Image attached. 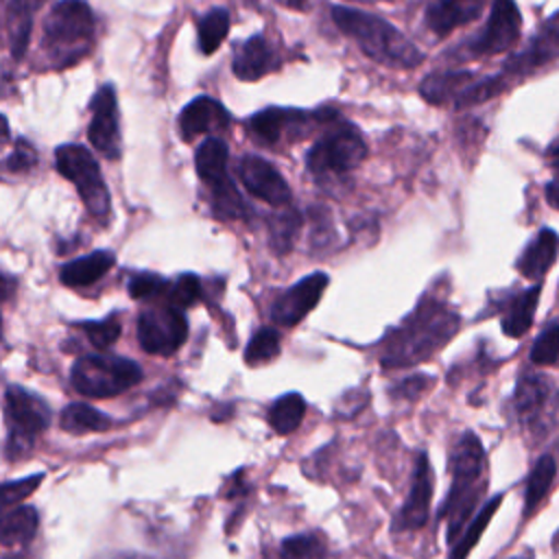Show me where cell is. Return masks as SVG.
I'll return each instance as SVG.
<instances>
[{
  "label": "cell",
  "mask_w": 559,
  "mask_h": 559,
  "mask_svg": "<svg viewBox=\"0 0 559 559\" xmlns=\"http://www.w3.org/2000/svg\"><path fill=\"white\" fill-rule=\"evenodd\" d=\"M227 144L221 138H207L194 153V168L199 179L210 188L214 216L221 221H242L249 216V205L227 173Z\"/></svg>",
  "instance_id": "8"
},
{
  "label": "cell",
  "mask_w": 559,
  "mask_h": 559,
  "mask_svg": "<svg viewBox=\"0 0 559 559\" xmlns=\"http://www.w3.org/2000/svg\"><path fill=\"white\" fill-rule=\"evenodd\" d=\"M111 424H114L111 417L103 415L100 411L83 402H72L59 413V426L72 435L103 432V430H109Z\"/></svg>",
  "instance_id": "30"
},
{
  "label": "cell",
  "mask_w": 559,
  "mask_h": 559,
  "mask_svg": "<svg viewBox=\"0 0 559 559\" xmlns=\"http://www.w3.org/2000/svg\"><path fill=\"white\" fill-rule=\"evenodd\" d=\"M509 559H535V552H533L531 548H526L524 552H520V555H513V557H509Z\"/></svg>",
  "instance_id": "49"
},
{
  "label": "cell",
  "mask_w": 559,
  "mask_h": 559,
  "mask_svg": "<svg viewBox=\"0 0 559 559\" xmlns=\"http://www.w3.org/2000/svg\"><path fill=\"white\" fill-rule=\"evenodd\" d=\"M90 144L107 159H118L122 153L118 127V98L114 85H100L90 100Z\"/></svg>",
  "instance_id": "14"
},
{
  "label": "cell",
  "mask_w": 559,
  "mask_h": 559,
  "mask_svg": "<svg viewBox=\"0 0 559 559\" xmlns=\"http://www.w3.org/2000/svg\"><path fill=\"white\" fill-rule=\"evenodd\" d=\"M245 474V469H238L234 476H229V489H227V498H236V496H245L247 493V483L240 480Z\"/></svg>",
  "instance_id": "44"
},
{
  "label": "cell",
  "mask_w": 559,
  "mask_h": 559,
  "mask_svg": "<svg viewBox=\"0 0 559 559\" xmlns=\"http://www.w3.org/2000/svg\"><path fill=\"white\" fill-rule=\"evenodd\" d=\"M461 330L459 312L439 297H424L382 341L380 365L402 369L432 358Z\"/></svg>",
  "instance_id": "1"
},
{
  "label": "cell",
  "mask_w": 559,
  "mask_h": 559,
  "mask_svg": "<svg viewBox=\"0 0 559 559\" xmlns=\"http://www.w3.org/2000/svg\"><path fill=\"white\" fill-rule=\"evenodd\" d=\"M188 338V319L179 306H151L138 317V343L146 354L173 356Z\"/></svg>",
  "instance_id": "12"
},
{
  "label": "cell",
  "mask_w": 559,
  "mask_h": 559,
  "mask_svg": "<svg viewBox=\"0 0 559 559\" xmlns=\"http://www.w3.org/2000/svg\"><path fill=\"white\" fill-rule=\"evenodd\" d=\"M555 59H559V11L552 13L548 20H544V24L531 37L526 48L513 55L504 63V74L507 76L531 74L552 63Z\"/></svg>",
  "instance_id": "17"
},
{
  "label": "cell",
  "mask_w": 559,
  "mask_h": 559,
  "mask_svg": "<svg viewBox=\"0 0 559 559\" xmlns=\"http://www.w3.org/2000/svg\"><path fill=\"white\" fill-rule=\"evenodd\" d=\"M94 13L85 0H59L41 31V55L52 70H66L83 61L94 46Z\"/></svg>",
  "instance_id": "4"
},
{
  "label": "cell",
  "mask_w": 559,
  "mask_h": 559,
  "mask_svg": "<svg viewBox=\"0 0 559 559\" xmlns=\"http://www.w3.org/2000/svg\"><path fill=\"white\" fill-rule=\"evenodd\" d=\"M79 328L87 334L90 343L98 349H105L109 345L116 343V338L120 336V321L111 314L109 319L103 321H87V323H79Z\"/></svg>",
  "instance_id": "39"
},
{
  "label": "cell",
  "mask_w": 559,
  "mask_h": 559,
  "mask_svg": "<svg viewBox=\"0 0 559 559\" xmlns=\"http://www.w3.org/2000/svg\"><path fill=\"white\" fill-rule=\"evenodd\" d=\"M280 63L282 59L275 46L262 33H255L242 44H238L231 68L240 81H258L264 74L277 70Z\"/></svg>",
  "instance_id": "20"
},
{
  "label": "cell",
  "mask_w": 559,
  "mask_h": 559,
  "mask_svg": "<svg viewBox=\"0 0 559 559\" xmlns=\"http://www.w3.org/2000/svg\"><path fill=\"white\" fill-rule=\"evenodd\" d=\"M114 264H116V255L107 249H98V251H92L87 255H81V258H74V260L66 262L59 271V280H61L63 286H70V288L92 286Z\"/></svg>",
  "instance_id": "26"
},
{
  "label": "cell",
  "mask_w": 559,
  "mask_h": 559,
  "mask_svg": "<svg viewBox=\"0 0 559 559\" xmlns=\"http://www.w3.org/2000/svg\"><path fill=\"white\" fill-rule=\"evenodd\" d=\"M4 559H22V557H17V555H13V557H4Z\"/></svg>",
  "instance_id": "52"
},
{
  "label": "cell",
  "mask_w": 559,
  "mask_h": 559,
  "mask_svg": "<svg viewBox=\"0 0 559 559\" xmlns=\"http://www.w3.org/2000/svg\"><path fill=\"white\" fill-rule=\"evenodd\" d=\"M55 166L59 175L74 183L85 210L98 223H107L111 214V197L94 155L81 144H61L55 151Z\"/></svg>",
  "instance_id": "10"
},
{
  "label": "cell",
  "mask_w": 559,
  "mask_h": 559,
  "mask_svg": "<svg viewBox=\"0 0 559 559\" xmlns=\"http://www.w3.org/2000/svg\"><path fill=\"white\" fill-rule=\"evenodd\" d=\"M41 478H44V474H33V476H26L20 480H7L2 485V504L15 507L20 500L28 498L39 487Z\"/></svg>",
  "instance_id": "41"
},
{
  "label": "cell",
  "mask_w": 559,
  "mask_h": 559,
  "mask_svg": "<svg viewBox=\"0 0 559 559\" xmlns=\"http://www.w3.org/2000/svg\"><path fill=\"white\" fill-rule=\"evenodd\" d=\"M301 227V214L295 207H286L269 221V242L275 253L284 255L290 251L295 236Z\"/></svg>",
  "instance_id": "33"
},
{
  "label": "cell",
  "mask_w": 559,
  "mask_h": 559,
  "mask_svg": "<svg viewBox=\"0 0 559 559\" xmlns=\"http://www.w3.org/2000/svg\"><path fill=\"white\" fill-rule=\"evenodd\" d=\"M286 7H290V9H297V11H304L306 9V4H308V0H282Z\"/></svg>",
  "instance_id": "48"
},
{
  "label": "cell",
  "mask_w": 559,
  "mask_h": 559,
  "mask_svg": "<svg viewBox=\"0 0 559 559\" xmlns=\"http://www.w3.org/2000/svg\"><path fill=\"white\" fill-rule=\"evenodd\" d=\"M129 295L133 299H155V297H162V295H168L170 293V284L155 275V273H135L131 275L129 284Z\"/></svg>",
  "instance_id": "38"
},
{
  "label": "cell",
  "mask_w": 559,
  "mask_h": 559,
  "mask_svg": "<svg viewBox=\"0 0 559 559\" xmlns=\"http://www.w3.org/2000/svg\"><path fill=\"white\" fill-rule=\"evenodd\" d=\"M472 83H474V74L469 70L432 72L424 76V81L419 83V94L430 105H445L450 100L454 103Z\"/></svg>",
  "instance_id": "27"
},
{
  "label": "cell",
  "mask_w": 559,
  "mask_h": 559,
  "mask_svg": "<svg viewBox=\"0 0 559 559\" xmlns=\"http://www.w3.org/2000/svg\"><path fill=\"white\" fill-rule=\"evenodd\" d=\"M542 297V282H533L528 288L507 295L500 304V328L511 338H522L535 319L537 304Z\"/></svg>",
  "instance_id": "21"
},
{
  "label": "cell",
  "mask_w": 559,
  "mask_h": 559,
  "mask_svg": "<svg viewBox=\"0 0 559 559\" xmlns=\"http://www.w3.org/2000/svg\"><path fill=\"white\" fill-rule=\"evenodd\" d=\"M37 166V151L26 142V140H17L15 142V146H13V151H11V155L7 157V162H4V168L9 170V173H28V170H33Z\"/></svg>",
  "instance_id": "42"
},
{
  "label": "cell",
  "mask_w": 559,
  "mask_h": 559,
  "mask_svg": "<svg viewBox=\"0 0 559 559\" xmlns=\"http://www.w3.org/2000/svg\"><path fill=\"white\" fill-rule=\"evenodd\" d=\"M325 286H328V275L321 271L301 277L299 282L288 286L282 295H277V299L271 306V321L284 328L297 325L321 301Z\"/></svg>",
  "instance_id": "16"
},
{
  "label": "cell",
  "mask_w": 559,
  "mask_h": 559,
  "mask_svg": "<svg viewBox=\"0 0 559 559\" xmlns=\"http://www.w3.org/2000/svg\"><path fill=\"white\" fill-rule=\"evenodd\" d=\"M330 15L336 28L352 37L362 55L380 66L411 70L424 61V52L384 17L347 7H332Z\"/></svg>",
  "instance_id": "3"
},
{
  "label": "cell",
  "mask_w": 559,
  "mask_h": 559,
  "mask_svg": "<svg viewBox=\"0 0 559 559\" xmlns=\"http://www.w3.org/2000/svg\"><path fill=\"white\" fill-rule=\"evenodd\" d=\"M528 360L537 367L559 365V321H550L535 336V341L528 349Z\"/></svg>",
  "instance_id": "34"
},
{
  "label": "cell",
  "mask_w": 559,
  "mask_h": 559,
  "mask_svg": "<svg viewBox=\"0 0 559 559\" xmlns=\"http://www.w3.org/2000/svg\"><path fill=\"white\" fill-rule=\"evenodd\" d=\"M304 415H306V400L301 397V393L290 391L271 404L266 419L277 435H290L299 428V424L304 421Z\"/></svg>",
  "instance_id": "31"
},
{
  "label": "cell",
  "mask_w": 559,
  "mask_h": 559,
  "mask_svg": "<svg viewBox=\"0 0 559 559\" xmlns=\"http://www.w3.org/2000/svg\"><path fill=\"white\" fill-rule=\"evenodd\" d=\"M432 502V469L426 452H419L411 478V491L395 518V531H417L428 522Z\"/></svg>",
  "instance_id": "19"
},
{
  "label": "cell",
  "mask_w": 559,
  "mask_h": 559,
  "mask_svg": "<svg viewBox=\"0 0 559 559\" xmlns=\"http://www.w3.org/2000/svg\"><path fill=\"white\" fill-rule=\"evenodd\" d=\"M231 124L229 111L210 96H197L192 98L179 114L177 127L183 138V142H194L201 135L216 138L218 133H225Z\"/></svg>",
  "instance_id": "18"
},
{
  "label": "cell",
  "mask_w": 559,
  "mask_h": 559,
  "mask_svg": "<svg viewBox=\"0 0 559 559\" xmlns=\"http://www.w3.org/2000/svg\"><path fill=\"white\" fill-rule=\"evenodd\" d=\"M559 258V236L550 227H542L522 249L515 260V269L531 282H542L544 275Z\"/></svg>",
  "instance_id": "22"
},
{
  "label": "cell",
  "mask_w": 559,
  "mask_h": 559,
  "mask_svg": "<svg viewBox=\"0 0 559 559\" xmlns=\"http://www.w3.org/2000/svg\"><path fill=\"white\" fill-rule=\"evenodd\" d=\"M336 118L338 111L334 107H321L317 111L295 107H266L247 120V129L258 144L280 148L308 138L317 129H325Z\"/></svg>",
  "instance_id": "7"
},
{
  "label": "cell",
  "mask_w": 559,
  "mask_h": 559,
  "mask_svg": "<svg viewBox=\"0 0 559 559\" xmlns=\"http://www.w3.org/2000/svg\"><path fill=\"white\" fill-rule=\"evenodd\" d=\"M280 354V334L273 328H260L247 343L245 362L249 367L273 360Z\"/></svg>",
  "instance_id": "35"
},
{
  "label": "cell",
  "mask_w": 559,
  "mask_h": 559,
  "mask_svg": "<svg viewBox=\"0 0 559 559\" xmlns=\"http://www.w3.org/2000/svg\"><path fill=\"white\" fill-rule=\"evenodd\" d=\"M502 498H504V496L498 493V496H491L489 500H485V502L480 504V509H478L476 515L469 520V524L465 526V531L461 533V537L450 546L448 559H467V557H469V552L474 550V546L480 542L483 533L487 531L489 522L493 520L496 511L500 509Z\"/></svg>",
  "instance_id": "28"
},
{
  "label": "cell",
  "mask_w": 559,
  "mask_h": 559,
  "mask_svg": "<svg viewBox=\"0 0 559 559\" xmlns=\"http://www.w3.org/2000/svg\"><path fill=\"white\" fill-rule=\"evenodd\" d=\"M142 380V367L124 356L87 354L74 360L70 382L87 397H114Z\"/></svg>",
  "instance_id": "9"
},
{
  "label": "cell",
  "mask_w": 559,
  "mask_h": 559,
  "mask_svg": "<svg viewBox=\"0 0 559 559\" xmlns=\"http://www.w3.org/2000/svg\"><path fill=\"white\" fill-rule=\"evenodd\" d=\"M367 157L360 129L341 116L330 122L306 155V166L319 183L343 181Z\"/></svg>",
  "instance_id": "6"
},
{
  "label": "cell",
  "mask_w": 559,
  "mask_h": 559,
  "mask_svg": "<svg viewBox=\"0 0 559 559\" xmlns=\"http://www.w3.org/2000/svg\"><path fill=\"white\" fill-rule=\"evenodd\" d=\"M105 559H148L144 555H135V552H116V555H109Z\"/></svg>",
  "instance_id": "47"
},
{
  "label": "cell",
  "mask_w": 559,
  "mask_h": 559,
  "mask_svg": "<svg viewBox=\"0 0 559 559\" xmlns=\"http://www.w3.org/2000/svg\"><path fill=\"white\" fill-rule=\"evenodd\" d=\"M546 201L550 207L559 210V177H555L550 183H546Z\"/></svg>",
  "instance_id": "45"
},
{
  "label": "cell",
  "mask_w": 559,
  "mask_h": 559,
  "mask_svg": "<svg viewBox=\"0 0 559 559\" xmlns=\"http://www.w3.org/2000/svg\"><path fill=\"white\" fill-rule=\"evenodd\" d=\"M452 485L439 509V515L448 522V544L452 546L469 520L478 511V502L487 491V454L476 432L465 430L450 454Z\"/></svg>",
  "instance_id": "2"
},
{
  "label": "cell",
  "mask_w": 559,
  "mask_h": 559,
  "mask_svg": "<svg viewBox=\"0 0 559 559\" xmlns=\"http://www.w3.org/2000/svg\"><path fill=\"white\" fill-rule=\"evenodd\" d=\"M229 13L227 9H210L199 22H197V39L203 55L216 52V48L223 44L227 31H229Z\"/></svg>",
  "instance_id": "32"
},
{
  "label": "cell",
  "mask_w": 559,
  "mask_h": 559,
  "mask_svg": "<svg viewBox=\"0 0 559 559\" xmlns=\"http://www.w3.org/2000/svg\"><path fill=\"white\" fill-rule=\"evenodd\" d=\"M236 173L245 190L255 199H262L273 207H286L290 203V188L269 159L258 155H242L236 164Z\"/></svg>",
  "instance_id": "15"
},
{
  "label": "cell",
  "mask_w": 559,
  "mask_h": 559,
  "mask_svg": "<svg viewBox=\"0 0 559 559\" xmlns=\"http://www.w3.org/2000/svg\"><path fill=\"white\" fill-rule=\"evenodd\" d=\"M513 417L533 448L559 428V384L544 371L522 369L513 389Z\"/></svg>",
  "instance_id": "5"
},
{
  "label": "cell",
  "mask_w": 559,
  "mask_h": 559,
  "mask_svg": "<svg viewBox=\"0 0 559 559\" xmlns=\"http://www.w3.org/2000/svg\"><path fill=\"white\" fill-rule=\"evenodd\" d=\"M485 9V0H432L426 9V26L445 37L454 28L474 22Z\"/></svg>",
  "instance_id": "23"
},
{
  "label": "cell",
  "mask_w": 559,
  "mask_h": 559,
  "mask_svg": "<svg viewBox=\"0 0 559 559\" xmlns=\"http://www.w3.org/2000/svg\"><path fill=\"white\" fill-rule=\"evenodd\" d=\"M509 85L507 74H496V76H487L480 79L476 83H472L469 87H465V92L454 100L456 107H472V105H480L493 96H498L500 92H504Z\"/></svg>",
  "instance_id": "36"
},
{
  "label": "cell",
  "mask_w": 559,
  "mask_h": 559,
  "mask_svg": "<svg viewBox=\"0 0 559 559\" xmlns=\"http://www.w3.org/2000/svg\"><path fill=\"white\" fill-rule=\"evenodd\" d=\"M277 559H282V557H280V555H277Z\"/></svg>",
  "instance_id": "53"
},
{
  "label": "cell",
  "mask_w": 559,
  "mask_h": 559,
  "mask_svg": "<svg viewBox=\"0 0 559 559\" xmlns=\"http://www.w3.org/2000/svg\"><path fill=\"white\" fill-rule=\"evenodd\" d=\"M9 295H11V277L4 273V295H2V299L7 301V299H9Z\"/></svg>",
  "instance_id": "50"
},
{
  "label": "cell",
  "mask_w": 559,
  "mask_h": 559,
  "mask_svg": "<svg viewBox=\"0 0 559 559\" xmlns=\"http://www.w3.org/2000/svg\"><path fill=\"white\" fill-rule=\"evenodd\" d=\"M4 417H7V459L22 456L33 448L37 435H41L50 424L48 404L26 391L24 386L9 384L4 389Z\"/></svg>",
  "instance_id": "11"
},
{
  "label": "cell",
  "mask_w": 559,
  "mask_h": 559,
  "mask_svg": "<svg viewBox=\"0 0 559 559\" xmlns=\"http://www.w3.org/2000/svg\"><path fill=\"white\" fill-rule=\"evenodd\" d=\"M201 280L194 275V273H181L175 284L170 286V304L173 306H179V308H186V306H192L201 299Z\"/></svg>",
  "instance_id": "40"
},
{
  "label": "cell",
  "mask_w": 559,
  "mask_h": 559,
  "mask_svg": "<svg viewBox=\"0 0 559 559\" xmlns=\"http://www.w3.org/2000/svg\"><path fill=\"white\" fill-rule=\"evenodd\" d=\"M522 31V17L513 0H491V11L480 33L461 46L463 59H478L507 52L515 46Z\"/></svg>",
  "instance_id": "13"
},
{
  "label": "cell",
  "mask_w": 559,
  "mask_h": 559,
  "mask_svg": "<svg viewBox=\"0 0 559 559\" xmlns=\"http://www.w3.org/2000/svg\"><path fill=\"white\" fill-rule=\"evenodd\" d=\"M559 474V456L557 452H544L531 467L526 483H524V509L522 515L524 520L533 518L537 509L544 504L548 491L552 489L555 480Z\"/></svg>",
  "instance_id": "25"
},
{
  "label": "cell",
  "mask_w": 559,
  "mask_h": 559,
  "mask_svg": "<svg viewBox=\"0 0 559 559\" xmlns=\"http://www.w3.org/2000/svg\"><path fill=\"white\" fill-rule=\"evenodd\" d=\"M352 2H395V0H352Z\"/></svg>",
  "instance_id": "51"
},
{
  "label": "cell",
  "mask_w": 559,
  "mask_h": 559,
  "mask_svg": "<svg viewBox=\"0 0 559 559\" xmlns=\"http://www.w3.org/2000/svg\"><path fill=\"white\" fill-rule=\"evenodd\" d=\"M39 526V513L31 504H15L2 518V546L28 544Z\"/></svg>",
  "instance_id": "29"
},
{
  "label": "cell",
  "mask_w": 559,
  "mask_h": 559,
  "mask_svg": "<svg viewBox=\"0 0 559 559\" xmlns=\"http://www.w3.org/2000/svg\"><path fill=\"white\" fill-rule=\"evenodd\" d=\"M44 0H7L4 4V35L13 61H22L31 41L33 15Z\"/></svg>",
  "instance_id": "24"
},
{
  "label": "cell",
  "mask_w": 559,
  "mask_h": 559,
  "mask_svg": "<svg viewBox=\"0 0 559 559\" xmlns=\"http://www.w3.org/2000/svg\"><path fill=\"white\" fill-rule=\"evenodd\" d=\"M546 162L559 170V135L555 138V142L546 148Z\"/></svg>",
  "instance_id": "46"
},
{
  "label": "cell",
  "mask_w": 559,
  "mask_h": 559,
  "mask_svg": "<svg viewBox=\"0 0 559 559\" xmlns=\"http://www.w3.org/2000/svg\"><path fill=\"white\" fill-rule=\"evenodd\" d=\"M428 384H430V380L424 373H415V376H408V378L400 380L391 389V395L393 397H402V400H415Z\"/></svg>",
  "instance_id": "43"
},
{
  "label": "cell",
  "mask_w": 559,
  "mask_h": 559,
  "mask_svg": "<svg viewBox=\"0 0 559 559\" xmlns=\"http://www.w3.org/2000/svg\"><path fill=\"white\" fill-rule=\"evenodd\" d=\"M280 557L282 559H321L323 544L314 533L293 535L280 544Z\"/></svg>",
  "instance_id": "37"
}]
</instances>
